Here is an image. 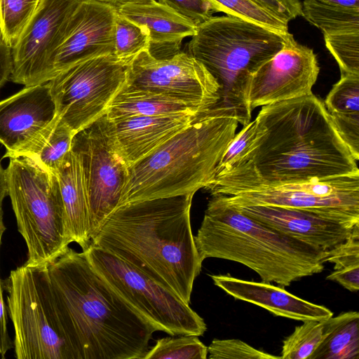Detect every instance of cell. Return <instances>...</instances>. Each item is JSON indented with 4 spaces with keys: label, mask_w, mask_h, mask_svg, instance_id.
Returning a JSON list of instances; mask_svg holds the SVG:
<instances>
[{
    "label": "cell",
    "mask_w": 359,
    "mask_h": 359,
    "mask_svg": "<svg viewBox=\"0 0 359 359\" xmlns=\"http://www.w3.org/2000/svg\"><path fill=\"white\" fill-rule=\"evenodd\" d=\"M254 122L248 145L204 188L211 196L359 172L313 93L262 106Z\"/></svg>",
    "instance_id": "6da1fadb"
},
{
    "label": "cell",
    "mask_w": 359,
    "mask_h": 359,
    "mask_svg": "<svg viewBox=\"0 0 359 359\" xmlns=\"http://www.w3.org/2000/svg\"><path fill=\"white\" fill-rule=\"evenodd\" d=\"M55 307L75 359H143L156 328L96 272L83 251L48 265Z\"/></svg>",
    "instance_id": "7a4b0ae2"
},
{
    "label": "cell",
    "mask_w": 359,
    "mask_h": 359,
    "mask_svg": "<svg viewBox=\"0 0 359 359\" xmlns=\"http://www.w3.org/2000/svg\"><path fill=\"white\" fill-rule=\"evenodd\" d=\"M193 197L121 205L109 215L91 244L127 262L189 304L203 263L191 226Z\"/></svg>",
    "instance_id": "3957f363"
},
{
    "label": "cell",
    "mask_w": 359,
    "mask_h": 359,
    "mask_svg": "<svg viewBox=\"0 0 359 359\" xmlns=\"http://www.w3.org/2000/svg\"><path fill=\"white\" fill-rule=\"evenodd\" d=\"M194 241L202 262L214 257L238 262L263 282L283 287L322 272L328 255L245 215L222 195L209 200Z\"/></svg>",
    "instance_id": "277c9868"
},
{
    "label": "cell",
    "mask_w": 359,
    "mask_h": 359,
    "mask_svg": "<svg viewBox=\"0 0 359 359\" xmlns=\"http://www.w3.org/2000/svg\"><path fill=\"white\" fill-rule=\"evenodd\" d=\"M238 125L234 114L228 111L214 109L200 115L128 169L117 208L154 198L194 195L205 188Z\"/></svg>",
    "instance_id": "5b68a950"
},
{
    "label": "cell",
    "mask_w": 359,
    "mask_h": 359,
    "mask_svg": "<svg viewBox=\"0 0 359 359\" xmlns=\"http://www.w3.org/2000/svg\"><path fill=\"white\" fill-rule=\"evenodd\" d=\"M290 34L231 15L212 16L197 26L187 53L205 67L220 86L215 109L233 113L242 126L250 122V78L283 48Z\"/></svg>",
    "instance_id": "8992f818"
},
{
    "label": "cell",
    "mask_w": 359,
    "mask_h": 359,
    "mask_svg": "<svg viewBox=\"0 0 359 359\" xmlns=\"http://www.w3.org/2000/svg\"><path fill=\"white\" fill-rule=\"evenodd\" d=\"M8 196L27 248L26 264L48 265L72 243L57 176L25 156L10 157Z\"/></svg>",
    "instance_id": "52a82bcc"
},
{
    "label": "cell",
    "mask_w": 359,
    "mask_h": 359,
    "mask_svg": "<svg viewBox=\"0 0 359 359\" xmlns=\"http://www.w3.org/2000/svg\"><path fill=\"white\" fill-rule=\"evenodd\" d=\"M18 359H75L55 307L48 265L25 263L2 280Z\"/></svg>",
    "instance_id": "ba28073f"
},
{
    "label": "cell",
    "mask_w": 359,
    "mask_h": 359,
    "mask_svg": "<svg viewBox=\"0 0 359 359\" xmlns=\"http://www.w3.org/2000/svg\"><path fill=\"white\" fill-rule=\"evenodd\" d=\"M83 251L96 272L156 331L198 337L206 331L203 318L189 304L133 265L91 243Z\"/></svg>",
    "instance_id": "9c48e42d"
},
{
    "label": "cell",
    "mask_w": 359,
    "mask_h": 359,
    "mask_svg": "<svg viewBox=\"0 0 359 359\" xmlns=\"http://www.w3.org/2000/svg\"><path fill=\"white\" fill-rule=\"evenodd\" d=\"M130 62L114 55L91 58L57 73L48 81L56 117L74 135L107 113L118 92L128 83Z\"/></svg>",
    "instance_id": "30bf717a"
},
{
    "label": "cell",
    "mask_w": 359,
    "mask_h": 359,
    "mask_svg": "<svg viewBox=\"0 0 359 359\" xmlns=\"http://www.w3.org/2000/svg\"><path fill=\"white\" fill-rule=\"evenodd\" d=\"M222 196L235 205L304 209L359 222V172L257 187Z\"/></svg>",
    "instance_id": "8fae6325"
},
{
    "label": "cell",
    "mask_w": 359,
    "mask_h": 359,
    "mask_svg": "<svg viewBox=\"0 0 359 359\" xmlns=\"http://www.w3.org/2000/svg\"><path fill=\"white\" fill-rule=\"evenodd\" d=\"M82 0H41L12 48L10 79L30 86L47 83L55 76L56 53L70 20Z\"/></svg>",
    "instance_id": "7c38bea8"
},
{
    "label": "cell",
    "mask_w": 359,
    "mask_h": 359,
    "mask_svg": "<svg viewBox=\"0 0 359 359\" xmlns=\"http://www.w3.org/2000/svg\"><path fill=\"white\" fill-rule=\"evenodd\" d=\"M128 83L184 100L203 112L215 109L220 86L205 67L188 53L157 59L143 51L130 62Z\"/></svg>",
    "instance_id": "4fadbf2b"
},
{
    "label": "cell",
    "mask_w": 359,
    "mask_h": 359,
    "mask_svg": "<svg viewBox=\"0 0 359 359\" xmlns=\"http://www.w3.org/2000/svg\"><path fill=\"white\" fill-rule=\"evenodd\" d=\"M72 148L81 156L87 180L92 241L117 208L128 168L114 147L105 116L77 133Z\"/></svg>",
    "instance_id": "5bb4252c"
},
{
    "label": "cell",
    "mask_w": 359,
    "mask_h": 359,
    "mask_svg": "<svg viewBox=\"0 0 359 359\" xmlns=\"http://www.w3.org/2000/svg\"><path fill=\"white\" fill-rule=\"evenodd\" d=\"M319 72L313 50L290 34L283 48L252 74L248 90L250 109L312 93Z\"/></svg>",
    "instance_id": "9a60e30c"
},
{
    "label": "cell",
    "mask_w": 359,
    "mask_h": 359,
    "mask_svg": "<svg viewBox=\"0 0 359 359\" xmlns=\"http://www.w3.org/2000/svg\"><path fill=\"white\" fill-rule=\"evenodd\" d=\"M233 205L269 228L325 251L339 246L359 227L358 222L313 210L271 205Z\"/></svg>",
    "instance_id": "2e32d148"
},
{
    "label": "cell",
    "mask_w": 359,
    "mask_h": 359,
    "mask_svg": "<svg viewBox=\"0 0 359 359\" xmlns=\"http://www.w3.org/2000/svg\"><path fill=\"white\" fill-rule=\"evenodd\" d=\"M117 10L93 0H82L74 13L56 53L55 76L91 58L114 55V29Z\"/></svg>",
    "instance_id": "e0dca14e"
},
{
    "label": "cell",
    "mask_w": 359,
    "mask_h": 359,
    "mask_svg": "<svg viewBox=\"0 0 359 359\" xmlns=\"http://www.w3.org/2000/svg\"><path fill=\"white\" fill-rule=\"evenodd\" d=\"M56 116L48 83L25 86L0 101V144L6 149L3 158L29 143Z\"/></svg>",
    "instance_id": "ac0fdd59"
},
{
    "label": "cell",
    "mask_w": 359,
    "mask_h": 359,
    "mask_svg": "<svg viewBox=\"0 0 359 359\" xmlns=\"http://www.w3.org/2000/svg\"><path fill=\"white\" fill-rule=\"evenodd\" d=\"M200 115L136 116L116 121L105 118L114 147L129 169Z\"/></svg>",
    "instance_id": "d6986e66"
},
{
    "label": "cell",
    "mask_w": 359,
    "mask_h": 359,
    "mask_svg": "<svg viewBox=\"0 0 359 359\" xmlns=\"http://www.w3.org/2000/svg\"><path fill=\"white\" fill-rule=\"evenodd\" d=\"M214 284L236 299L262 307L276 316L299 321L323 320L333 316L329 309L301 299L266 282H255L230 275H211Z\"/></svg>",
    "instance_id": "ffe728a7"
},
{
    "label": "cell",
    "mask_w": 359,
    "mask_h": 359,
    "mask_svg": "<svg viewBox=\"0 0 359 359\" xmlns=\"http://www.w3.org/2000/svg\"><path fill=\"white\" fill-rule=\"evenodd\" d=\"M116 10L122 16L146 27L150 40L149 53L157 59L180 53L182 41L196 31L195 25L156 0L128 4Z\"/></svg>",
    "instance_id": "44dd1931"
},
{
    "label": "cell",
    "mask_w": 359,
    "mask_h": 359,
    "mask_svg": "<svg viewBox=\"0 0 359 359\" xmlns=\"http://www.w3.org/2000/svg\"><path fill=\"white\" fill-rule=\"evenodd\" d=\"M62 196L67 230L72 242L85 250L89 237L90 198L81 154L72 147L54 172Z\"/></svg>",
    "instance_id": "7402d4cb"
},
{
    "label": "cell",
    "mask_w": 359,
    "mask_h": 359,
    "mask_svg": "<svg viewBox=\"0 0 359 359\" xmlns=\"http://www.w3.org/2000/svg\"><path fill=\"white\" fill-rule=\"evenodd\" d=\"M203 113L184 100L127 83L109 104L105 116L116 121L136 116Z\"/></svg>",
    "instance_id": "603a6c76"
},
{
    "label": "cell",
    "mask_w": 359,
    "mask_h": 359,
    "mask_svg": "<svg viewBox=\"0 0 359 359\" xmlns=\"http://www.w3.org/2000/svg\"><path fill=\"white\" fill-rule=\"evenodd\" d=\"M324 105L338 134L359 160V74L341 73Z\"/></svg>",
    "instance_id": "cb8c5ba5"
},
{
    "label": "cell",
    "mask_w": 359,
    "mask_h": 359,
    "mask_svg": "<svg viewBox=\"0 0 359 359\" xmlns=\"http://www.w3.org/2000/svg\"><path fill=\"white\" fill-rule=\"evenodd\" d=\"M74 136L71 130L55 116L23 148L8 155L7 158L25 156L43 169L54 173L72 149Z\"/></svg>",
    "instance_id": "d4e9b609"
},
{
    "label": "cell",
    "mask_w": 359,
    "mask_h": 359,
    "mask_svg": "<svg viewBox=\"0 0 359 359\" xmlns=\"http://www.w3.org/2000/svg\"><path fill=\"white\" fill-rule=\"evenodd\" d=\"M359 313L332 316L330 329L310 359H358Z\"/></svg>",
    "instance_id": "484cf974"
},
{
    "label": "cell",
    "mask_w": 359,
    "mask_h": 359,
    "mask_svg": "<svg viewBox=\"0 0 359 359\" xmlns=\"http://www.w3.org/2000/svg\"><path fill=\"white\" fill-rule=\"evenodd\" d=\"M302 16L321 30L323 35L359 32V9L303 0Z\"/></svg>",
    "instance_id": "4316f807"
},
{
    "label": "cell",
    "mask_w": 359,
    "mask_h": 359,
    "mask_svg": "<svg viewBox=\"0 0 359 359\" xmlns=\"http://www.w3.org/2000/svg\"><path fill=\"white\" fill-rule=\"evenodd\" d=\"M332 316L323 320H310L295 327L283 341L281 359H310L328 333Z\"/></svg>",
    "instance_id": "83f0119b"
},
{
    "label": "cell",
    "mask_w": 359,
    "mask_h": 359,
    "mask_svg": "<svg viewBox=\"0 0 359 359\" xmlns=\"http://www.w3.org/2000/svg\"><path fill=\"white\" fill-rule=\"evenodd\" d=\"M41 0H0V32L11 48L36 12Z\"/></svg>",
    "instance_id": "f1b7e54d"
},
{
    "label": "cell",
    "mask_w": 359,
    "mask_h": 359,
    "mask_svg": "<svg viewBox=\"0 0 359 359\" xmlns=\"http://www.w3.org/2000/svg\"><path fill=\"white\" fill-rule=\"evenodd\" d=\"M114 41V55L126 62H130L143 51H149L150 46L146 27L133 22L118 12L115 18Z\"/></svg>",
    "instance_id": "f546056e"
},
{
    "label": "cell",
    "mask_w": 359,
    "mask_h": 359,
    "mask_svg": "<svg viewBox=\"0 0 359 359\" xmlns=\"http://www.w3.org/2000/svg\"><path fill=\"white\" fill-rule=\"evenodd\" d=\"M206 346L196 335L158 339L143 359H206Z\"/></svg>",
    "instance_id": "4dcf8cb0"
},
{
    "label": "cell",
    "mask_w": 359,
    "mask_h": 359,
    "mask_svg": "<svg viewBox=\"0 0 359 359\" xmlns=\"http://www.w3.org/2000/svg\"><path fill=\"white\" fill-rule=\"evenodd\" d=\"M219 12L251 21L281 33H288V23L271 13L255 0H210Z\"/></svg>",
    "instance_id": "1f68e13d"
},
{
    "label": "cell",
    "mask_w": 359,
    "mask_h": 359,
    "mask_svg": "<svg viewBox=\"0 0 359 359\" xmlns=\"http://www.w3.org/2000/svg\"><path fill=\"white\" fill-rule=\"evenodd\" d=\"M324 40L341 73L359 74V32L324 35Z\"/></svg>",
    "instance_id": "d6a6232c"
},
{
    "label": "cell",
    "mask_w": 359,
    "mask_h": 359,
    "mask_svg": "<svg viewBox=\"0 0 359 359\" xmlns=\"http://www.w3.org/2000/svg\"><path fill=\"white\" fill-rule=\"evenodd\" d=\"M210 359H280L239 339H215L208 346Z\"/></svg>",
    "instance_id": "836d02e7"
},
{
    "label": "cell",
    "mask_w": 359,
    "mask_h": 359,
    "mask_svg": "<svg viewBox=\"0 0 359 359\" xmlns=\"http://www.w3.org/2000/svg\"><path fill=\"white\" fill-rule=\"evenodd\" d=\"M170 8L196 27L219 12L210 0H156Z\"/></svg>",
    "instance_id": "e575fe53"
},
{
    "label": "cell",
    "mask_w": 359,
    "mask_h": 359,
    "mask_svg": "<svg viewBox=\"0 0 359 359\" xmlns=\"http://www.w3.org/2000/svg\"><path fill=\"white\" fill-rule=\"evenodd\" d=\"M325 262L334 264V269L359 264V227L337 248L328 251Z\"/></svg>",
    "instance_id": "d590c367"
},
{
    "label": "cell",
    "mask_w": 359,
    "mask_h": 359,
    "mask_svg": "<svg viewBox=\"0 0 359 359\" xmlns=\"http://www.w3.org/2000/svg\"><path fill=\"white\" fill-rule=\"evenodd\" d=\"M255 130L254 121L243 126L240 132L235 136L227 146L215 170V174L223 168L231 165L250 143Z\"/></svg>",
    "instance_id": "8d00e7d4"
},
{
    "label": "cell",
    "mask_w": 359,
    "mask_h": 359,
    "mask_svg": "<svg viewBox=\"0 0 359 359\" xmlns=\"http://www.w3.org/2000/svg\"><path fill=\"white\" fill-rule=\"evenodd\" d=\"M255 1L278 18L287 23L298 16H302L299 0Z\"/></svg>",
    "instance_id": "74e56055"
},
{
    "label": "cell",
    "mask_w": 359,
    "mask_h": 359,
    "mask_svg": "<svg viewBox=\"0 0 359 359\" xmlns=\"http://www.w3.org/2000/svg\"><path fill=\"white\" fill-rule=\"evenodd\" d=\"M3 210L0 211V249L3 235L6 229L3 219ZM2 280L0 277V355L4 358L8 351L13 348V341L8 332V313L4 299Z\"/></svg>",
    "instance_id": "f35d334b"
},
{
    "label": "cell",
    "mask_w": 359,
    "mask_h": 359,
    "mask_svg": "<svg viewBox=\"0 0 359 359\" xmlns=\"http://www.w3.org/2000/svg\"><path fill=\"white\" fill-rule=\"evenodd\" d=\"M326 279L338 283L351 292H358L359 290V264L334 270L326 277Z\"/></svg>",
    "instance_id": "ab89813d"
},
{
    "label": "cell",
    "mask_w": 359,
    "mask_h": 359,
    "mask_svg": "<svg viewBox=\"0 0 359 359\" xmlns=\"http://www.w3.org/2000/svg\"><path fill=\"white\" fill-rule=\"evenodd\" d=\"M13 69L12 49L0 32V88L10 79Z\"/></svg>",
    "instance_id": "60d3db41"
},
{
    "label": "cell",
    "mask_w": 359,
    "mask_h": 359,
    "mask_svg": "<svg viewBox=\"0 0 359 359\" xmlns=\"http://www.w3.org/2000/svg\"><path fill=\"white\" fill-rule=\"evenodd\" d=\"M334 6L359 9V0H315Z\"/></svg>",
    "instance_id": "b9f144b4"
},
{
    "label": "cell",
    "mask_w": 359,
    "mask_h": 359,
    "mask_svg": "<svg viewBox=\"0 0 359 359\" xmlns=\"http://www.w3.org/2000/svg\"><path fill=\"white\" fill-rule=\"evenodd\" d=\"M8 195V186L6 170L0 161V211L2 210L4 199Z\"/></svg>",
    "instance_id": "7bdbcfd3"
},
{
    "label": "cell",
    "mask_w": 359,
    "mask_h": 359,
    "mask_svg": "<svg viewBox=\"0 0 359 359\" xmlns=\"http://www.w3.org/2000/svg\"><path fill=\"white\" fill-rule=\"evenodd\" d=\"M95 1H98L100 3H103L105 4H108L114 7L115 8H118L123 5L131 4V3H142L146 2L149 0H93Z\"/></svg>",
    "instance_id": "ee69618b"
}]
</instances>
